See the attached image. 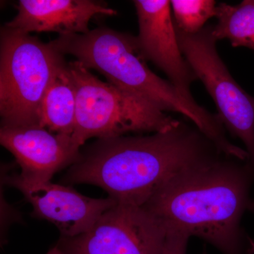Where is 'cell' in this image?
Masks as SVG:
<instances>
[{
  "label": "cell",
  "instance_id": "obj_1",
  "mask_svg": "<svg viewBox=\"0 0 254 254\" xmlns=\"http://www.w3.org/2000/svg\"><path fill=\"white\" fill-rule=\"evenodd\" d=\"M220 154L196 127L180 121L148 136L98 139L81 153L65 179L99 187L117 203L143 206L179 174Z\"/></svg>",
  "mask_w": 254,
  "mask_h": 254
},
{
  "label": "cell",
  "instance_id": "obj_2",
  "mask_svg": "<svg viewBox=\"0 0 254 254\" xmlns=\"http://www.w3.org/2000/svg\"><path fill=\"white\" fill-rule=\"evenodd\" d=\"M254 179L250 162L217 157L179 174L142 207L167 230L199 237L223 254H254V240L241 227Z\"/></svg>",
  "mask_w": 254,
  "mask_h": 254
},
{
  "label": "cell",
  "instance_id": "obj_3",
  "mask_svg": "<svg viewBox=\"0 0 254 254\" xmlns=\"http://www.w3.org/2000/svg\"><path fill=\"white\" fill-rule=\"evenodd\" d=\"M50 44L63 55L76 58L88 69L102 73L110 83L141 97L165 113L182 114L217 148L225 149L230 144L218 115L187 101L170 81L150 69L136 36L100 27L85 34L59 36Z\"/></svg>",
  "mask_w": 254,
  "mask_h": 254
},
{
  "label": "cell",
  "instance_id": "obj_4",
  "mask_svg": "<svg viewBox=\"0 0 254 254\" xmlns=\"http://www.w3.org/2000/svg\"><path fill=\"white\" fill-rule=\"evenodd\" d=\"M67 63L50 43H43L30 33L1 27V127H41L43 98Z\"/></svg>",
  "mask_w": 254,
  "mask_h": 254
},
{
  "label": "cell",
  "instance_id": "obj_5",
  "mask_svg": "<svg viewBox=\"0 0 254 254\" xmlns=\"http://www.w3.org/2000/svg\"><path fill=\"white\" fill-rule=\"evenodd\" d=\"M76 91L72 140L78 148L91 138H115L129 133H158L180 120L141 97L102 81L77 60L68 63Z\"/></svg>",
  "mask_w": 254,
  "mask_h": 254
},
{
  "label": "cell",
  "instance_id": "obj_6",
  "mask_svg": "<svg viewBox=\"0 0 254 254\" xmlns=\"http://www.w3.org/2000/svg\"><path fill=\"white\" fill-rule=\"evenodd\" d=\"M176 28V27H175ZM213 26H205L194 34L176 28L179 45L197 79L213 98L223 126L240 138L254 168V97L232 77L216 48Z\"/></svg>",
  "mask_w": 254,
  "mask_h": 254
},
{
  "label": "cell",
  "instance_id": "obj_7",
  "mask_svg": "<svg viewBox=\"0 0 254 254\" xmlns=\"http://www.w3.org/2000/svg\"><path fill=\"white\" fill-rule=\"evenodd\" d=\"M167 230L142 206L117 203L86 232L62 237L64 254H161Z\"/></svg>",
  "mask_w": 254,
  "mask_h": 254
},
{
  "label": "cell",
  "instance_id": "obj_8",
  "mask_svg": "<svg viewBox=\"0 0 254 254\" xmlns=\"http://www.w3.org/2000/svg\"><path fill=\"white\" fill-rule=\"evenodd\" d=\"M138 16L136 36L141 54L168 76L169 81L187 101L198 105L190 85L197 79L179 45L169 0H135Z\"/></svg>",
  "mask_w": 254,
  "mask_h": 254
},
{
  "label": "cell",
  "instance_id": "obj_9",
  "mask_svg": "<svg viewBox=\"0 0 254 254\" xmlns=\"http://www.w3.org/2000/svg\"><path fill=\"white\" fill-rule=\"evenodd\" d=\"M33 207V214L54 224L62 237H73L88 231L102 215L117 204L113 198H93L72 187L50 181L31 182L20 175L7 179Z\"/></svg>",
  "mask_w": 254,
  "mask_h": 254
},
{
  "label": "cell",
  "instance_id": "obj_10",
  "mask_svg": "<svg viewBox=\"0 0 254 254\" xmlns=\"http://www.w3.org/2000/svg\"><path fill=\"white\" fill-rule=\"evenodd\" d=\"M0 143L16 158L20 175L31 182L50 181L55 173L73 165L81 155L72 138L42 127H1Z\"/></svg>",
  "mask_w": 254,
  "mask_h": 254
},
{
  "label": "cell",
  "instance_id": "obj_11",
  "mask_svg": "<svg viewBox=\"0 0 254 254\" xmlns=\"http://www.w3.org/2000/svg\"><path fill=\"white\" fill-rule=\"evenodd\" d=\"M18 13L6 27L30 33L55 32L59 36L85 34L99 15L115 16V10L93 0H21Z\"/></svg>",
  "mask_w": 254,
  "mask_h": 254
},
{
  "label": "cell",
  "instance_id": "obj_12",
  "mask_svg": "<svg viewBox=\"0 0 254 254\" xmlns=\"http://www.w3.org/2000/svg\"><path fill=\"white\" fill-rule=\"evenodd\" d=\"M76 108V91L67 63L52 82L43 98L41 127L57 134L72 138Z\"/></svg>",
  "mask_w": 254,
  "mask_h": 254
},
{
  "label": "cell",
  "instance_id": "obj_13",
  "mask_svg": "<svg viewBox=\"0 0 254 254\" xmlns=\"http://www.w3.org/2000/svg\"><path fill=\"white\" fill-rule=\"evenodd\" d=\"M216 18L213 32L218 41L227 39L233 47L254 50V0H245L237 5L220 3Z\"/></svg>",
  "mask_w": 254,
  "mask_h": 254
},
{
  "label": "cell",
  "instance_id": "obj_14",
  "mask_svg": "<svg viewBox=\"0 0 254 254\" xmlns=\"http://www.w3.org/2000/svg\"><path fill=\"white\" fill-rule=\"evenodd\" d=\"M175 27L188 34L198 33L210 18L216 17L217 4L214 0H172Z\"/></svg>",
  "mask_w": 254,
  "mask_h": 254
},
{
  "label": "cell",
  "instance_id": "obj_15",
  "mask_svg": "<svg viewBox=\"0 0 254 254\" xmlns=\"http://www.w3.org/2000/svg\"><path fill=\"white\" fill-rule=\"evenodd\" d=\"M167 236L161 254H187V244L190 236L183 231L167 230Z\"/></svg>",
  "mask_w": 254,
  "mask_h": 254
},
{
  "label": "cell",
  "instance_id": "obj_16",
  "mask_svg": "<svg viewBox=\"0 0 254 254\" xmlns=\"http://www.w3.org/2000/svg\"><path fill=\"white\" fill-rule=\"evenodd\" d=\"M47 254H64L63 253V252H62L61 250H60L59 248H58V247H55L54 248L52 249V250H50L49 252L47 253Z\"/></svg>",
  "mask_w": 254,
  "mask_h": 254
},
{
  "label": "cell",
  "instance_id": "obj_17",
  "mask_svg": "<svg viewBox=\"0 0 254 254\" xmlns=\"http://www.w3.org/2000/svg\"><path fill=\"white\" fill-rule=\"evenodd\" d=\"M249 210H250L251 212H252V213H254V199L251 202Z\"/></svg>",
  "mask_w": 254,
  "mask_h": 254
},
{
  "label": "cell",
  "instance_id": "obj_18",
  "mask_svg": "<svg viewBox=\"0 0 254 254\" xmlns=\"http://www.w3.org/2000/svg\"><path fill=\"white\" fill-rule=\"evenodd\" d=\"M207 254L206 252H205V251H204V252H203V254Z\"/></svg>",
  "mask_w": 254,
  "mask_h": 254
}]
</instances>
